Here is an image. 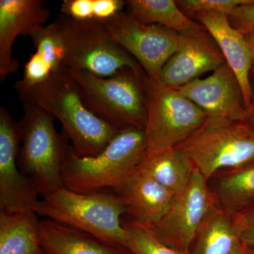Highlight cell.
I'll return each instance as SVG.
<instances>
[{"label": "cell", "instance_id": "6da1fadb", "mask_svg": "<svg viewBox=\"0 0 254 254\" xmlns=\"http://www.w3.org/2000/svg\"><path fill=\"white\" fill-rule=\"evenodd\" d=\"M15 89L21 102L36 105L59 120L78 157L100 154L120 131L86 106L77 83L65 69L36 86Z\"/></svg>", "mask_w": 254, "mask_h": 254}, {"label": "cell", "instance_id": "7a4b0ae2", "mask_svg": "<svg viewBox=\"0 0 254 254\" xmlns=\"http://www.w3.org/2000/svg\"><path fill=\"white\" fill-rule=\"evenodd\" d=\"M36 213L127 250L128 235L122 220L127 207L118 193L103 190L79 193L64 187L42 197Z\"/></svg>", "mask_w": 254, "mask_h": 254}, {"label": "cell", "instance_id": "3957f363", "mask_svg": "<svg viewBox=\"0 0 254 254\" xmlns=\"http://www.w3.org/2000/svg\"><path fill=\"white\" fill-rule=\"evenodd\" d=\"M147 151L145 128L120 130L95 157L81 158L68 145L63 165L64 185L79 193L122 188L136 174Z\"/></svg>", "mask_w": 254, "mask_h": 254}, {"label": "cell", "instance_id": "277c9868", "mask_svg": "<svg viewBox=\"0 0 254 254\" xmlns=\"http://www.w3.org/2000/svg\"><path fill=\"white\" fill-rule=\"evenodd\" d=\"M22 104L18 166L43 197L64 187L63 165L68 138L64 132L59 134L50 114L28 102Z\"/></svg>", "mask_w": 254, "mask_h": 254}, {"label": "cell", "instance_id": "5b68a950", "mask_svg": "<svg viewBox=\"0 0 254 254\" xmlns=\"http://www.w3.org/2000/svg\"><path fill=\"white\" fill-rule=\"evenodd\" d=\"M67 71L79 87L86 106L97 116L119 131L145 128L148 76L144 71L128 69L111 77L83 71Z\"/></svg>", "mask_w": 254, "mask_h": 254}, {"label": "cell", "instance_id": "8992f818", "mask_svg": "<svg viewBox=\"0 0 254 254\" xmlns=\"http://www.w3.org/2000/svg\"><path fill=\"white\" fill-rule=\"evenodd\" d=\"M66 48L64 69L111 77L128 69L143 71L131 55L112 39L105 23L79 21L60 14Z\"/></svg>", "mask_w": 254, "mask_h": 254}, {"label": "cell", "instance_id": "52a82bcc", "mask_svg": "<svg viewBox=\"0 0 254 254\" xmlns=\"http://www.w3.org/2000/svg\"><path fill=\"white\" fill-rule=\"evenodd\" d=\"M145 156L176 148L204 125L206 115L191 100L158 78H147Z\"/></svg>", "mask_w": 254, "mask_h": 254}, {"label": "cell", "instance_id": "ba28073f", "mask_svg": "<svg viewBox=\"0 0 254 254\" xmlns=\"http://www.w3.org/2000/svg\"><path fill=\"white\" fill-rule=\"evenodd\" d=\"M177 147L207 181L223 169L234 170L254 161V133L242 122L207 119Z\"/></svg>", "mask_w": 254, "mask_h": 254}, {"label": "cell", "instance_id": "9c48e42d", "mask_svg": "<svg viewBox=\"0 0 254 254\" xmlns=\"http://www.w3.org/2000/svg\"><path fill=\"white\" fill-rule=\"evenodd\" d=\"M207 180L195 168L190 185L175 197L171 208L158 223L150 226L159 240L185 254L205 222L217 208Z\"/></svg>", "mask_w": 254, "mask_h": 254}, {"label": "cell", "instance_id": "30bf717a", "mask_svg": "<svg viewBox=\"0 0 254 254\" xmlns=\"http://www.w3.org/2000/svg\"><path fill=\"white\" fill-rule=\"evenodd\" d=\"M105 26L112 39L138 62L150 78H158L178 48V33L160 25L140 23L127 11L114 16Z\"/></svg>", "mask_w": 254, "mask_h": 254}, {"label": "cell", "instance_id": "8fae6325", "mask_svg": "<svg viewBox=\"0 0 254 254\" xmlns=\"http://www.w3.org/2000/svg\"><path fill=\"white\" fill-rule=\"evenodd\" d=\"M21 145L19 125L9 110L0 107V211L36 212L39 192L18 166Z\"/></svg>", "mask_w": 254, "mask_h": 254}, {"label": "cell", "instance_id": "7c38bea8", "mask_svg": "<svg viewBox=\"0 0 254 254\" xmlns=\"http://www.w3.org/2000/svg\"><path fill=\"white\" fill-rule=\"evenodd\" d=\"M179 46L164 65L159 81L177 88L188 84L226 63L221 50L205 27L179 33Z\"/></svg>", "mask_w": 254, "mask_h": 254}, {"label": "cell", "instance_id": "4fadbf2b", "mask_svg": "<svg viewBox=\"0 0 254 254\" xmlns=\"http://www.w3.org/2000/svg\"><path fill=\"white\" fill-rule=\"evenodd\" d=\"M179 91L200 108L207 119L242 122L247 107L236 75L226 63L205 78H197Z\"/></svg>", "mask_w": 254, "mask_h": 254}, {"label": "cell", "instance_id": "5bb4252c", "mask_svg": "<svg viewBox=\"0 0 254 254\" xmlns=\"http://www.w3.org/2000/svg\"><path fill=\"white\" fill-rule=\"evenodd\" d=\"M50 16L43 0H0V81L18 70V62L12 56L16 38L31 36Z\"/></svg>", "mask_w": 254, "mask_h": 254}, {"label": "cell", "instance_id": "9a60e30c", "mask_svg": "<svg viewBox=\"0 0 254 254\" xmlns=\"http://www.w3.org/2000/svg\"><path fill=\"white\" fill-rule=\"evenodd\" d=\"M200 25L211 34L225 58V62L236 75L243 93L247 108L252 100V54L245 35L232 27L228 16L222 13L205 11L195 16Z\"/></svg>", "mask_w": 254, "mask_h": 254}, {"label": "cell", "instance_id": "2e32d148", "mask_svg": "<svg viewBox=\"0 0 254 254\" xmlns=\"http://www.w3.org/2000/svg\"><path fill=\"white\" fill-rule=\"evenodd\" d=\"M117 191L125 200L131 220L148 226L156 225L165 216L176 197L139 170Z\"/></svg>", "mask_w": 254, "mask_h": 254}, {"label": "cell", "instance_id": "e0dca14e", "mask_svg": "<svg viewBox=\"0 0 254 254\" xmlns=\"http://www.w3.org/2000/svg\"><path fill=\"white\" fill-rule=\"evenodd\" d=\"M30 37L35 53L25 64L23 77L14 88L36 86L64 70L66 48L58 21L45 25Z\"/></svg>", "mask_w": 254, "mask_h": 254}, {"label": "cell", "instance_id": "ac0fdd59", "mask_svg": "<svg viewBox=\"0 0 254 254\" xmlns=\"http://www.w3.org/2000/svg\"><path fill=\"white\" fill-rule=\"evenodd\" d=\"M39 238L43 254H131L48 218L40 220Z\"/></svg>", "mask_w": 254, "mask_h": 254}, {"label": "cell", "instance_id": "d6986e66", "mask_svg": "<svg viewBox=\"0 0 254 254\" xmlns=\"http://www.w3.org/2000/svg\"><path fill=\"white\" fill-rule=\"evenodd\" d=\"M195 168L185 152L176 147L145 156L138 170L177 196L190 185Z\"/></svg>", "mask_w": 254, "mask_h": 254}, {"label": "cell", "instance_id": "ffe728a7", "mask_svg": "<svg viewBox=\"0 0 254 254\" xmlns=\"http://www.w3.org/2000/svg\"><path fill=\"white\" fill-rule=\"evenodd\" d=\"M36 212L0 211V254H43Z\"/></svg>", "mask_w": 254, "mask_h": 254}, {"label": "cell", "instance_id": "44dd1931", "mask_svg": "<svg viewBox=\"0 0 254 254\" xmlns=\"http://www.w3.org/2000/svg\"><path fill=\"white\" fill-rule=\"evenodd\" d=\"M126 6L140 23L160 25L176 33L203 26L187 16L174 0H128Z\"/></svg>", "mask_w": 254, "mask_h": 254}, {"label": "cell", "instance_id": "7402d4cb", "mask_svg": "<svg viewBox=\"0 0 254 254\" xmlns=\"http://www.w3.org/2000/svg\"><path fill=\"white\" fill-rule=\"evenodd\" d=\"M193 254H232L241 245L233 213L216 208L200 229Z\"/></svg>", "mask_w": 254, "mask_h": 254}, {"label": "cell", "instance_id": "603a6c76", "mask_svg": "<svg viewBox=\"0 0 254 254\" xmlns=\"http://www.w3.org/2000/svg\"><path fill=\"white\" fill-rule=\"evenodd\" d=\"M222 209L235 213L254 203V161L220 177L213 193Z\"/></svg>", "mask_w": 254, "mask_h": 254}, {"label": "cell", "instance_id": "cb8c5ba5", "mask_svg": "<svg viewBox=\"0 0 254 254\" xmlns=\"http://www.w3.org/2000/svg\"><path fill=\"white\" fill-rule=\"evenodd\" d=\"M125 6L123 0H64L60 11L76 21L105 23L123 12Z\"/></svg>", "mask_w": 254, "mask_h": 254}, {"label": "cell", "instance_id": "d4e9b609", "mask_svg": "<svg viewBox=\"0 0 254 254\" xmlns=\"http://www.w3.org/2000/svg\"><path fill=\"white\" fill-rule=\"evenodd\" d=\"M127 230V250L131 254H185L159 240L151 227L133 220L123 222Z\"/></svg>", "mask_w": 254, "mask_h": 254}, {"label": "cell", "instance_id": "484cf974", "mask_svg": "<svg viewBox=\"0 0 254 254\" xmlns=\"http://www.w3.org/2000/svg\"><path fill=\"white\" fill-rule=\"evenodd\" d=\"M180 9L189 17L205 11H214L230 16L234 10L243 4H254V0H180Z\"/></svg>", "mask_w": 254, "mask_h": 254}, {"label": "cell", "instance_id": "4316f807", "mask_svg": "<svg viewBox=\"0 0 254 254\" xmlns=\"http://www.w3.org/2000/svg\"><path fill=\"white\" fill-rule=\"evenodd\" d=\"M233 223L241 245L254 254V203L233 213Z\"/></svg>", "mask_w": 254, "mask_h": 254}, {"label": "cell", "instance_id": "83f0119b", "mask_svg": "<svg viewBox=\"0 0 254 254\" xmlns=\"http://www.w3.org/2000/svg\"><path fill=\"white\" fill-rule=\"evenodd\" d=\"M232 27L245 35L254 31V4L241 5L228 16Z\"/></svg>", "mask_w": 254, "mask_h": 254}, {"label": "cell", "instance_id": "f1b7e54d", "mask_svg": "<svg viewBox=\"0 0 254 254\" xmlns=\"http://www.w3.org/2000/svg\"><path fill=\"white\" fill-rule=\"evenodd\" d=\"M242 123L254 133V81L252 83V100H251L250 105L247 108L245 118L242 120Z\"/></svg>", "mask_w": 254, "mask_h": 254}, {"label": "cell", "instance_id": "f546056e", "mask_svg": "<svg viewBox=\"0 0 254 254\" xmlns=\"http://www.w3.org/2000/svg\"><path fill=\"white\" fill-rule=\"evenodd\" d=\"M245 37L247 44L250 46L251 52H252V62H253L252 73H253L254 74V31L247 33V34L245 35Z\"/></svg>", "mask_w": 254, "mask_h": 254}, {"label": "cell", "instance_id": "4dcf8cb0", "mask_svg": "<svg viewBox=\"0 0 254 254\" xmlns=\"http://www.w3.org/2000/svg\"><path fill=\"white\" fill-rule=\"evenodd\" d=\"M232 254H254L250 252V251L245 249V247H243L242 245L240 246V247L237 248V250L235 251Z\"/></svg>", "mask_w": 254, "mask_h": 254}]
</instances>
